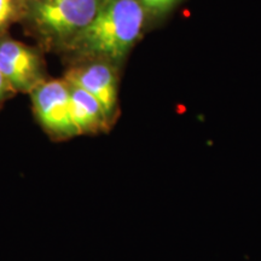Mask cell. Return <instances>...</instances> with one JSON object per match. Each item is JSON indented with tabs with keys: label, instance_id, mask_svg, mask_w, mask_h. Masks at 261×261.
Instances as JSON below:
<instances>
[{
	"label": "cell",
	"instance_id": "cell-9",
	"mask_svg": "<svg viewBox=\"0 0 261 261\" xmlns=\"http://www.w3.org/2000/svg\"><path fill=\"white\" fill-rule=\"evenodd\" d=\"M14 93L15 91L11 89V86L8 84V81L5 80V77L3 76L2 73H0V106Z\"/></svg>",
	"mask_w": 261,
	"mask_h": 261
},
{
	"label": "cell",
	"instance_id": "cell-5",
	"mask_svg": "<svg viewBox=\"0 0 261 261\" xmlns=\"http://www.w3.org/2000/svg\"><path fill=\"white\" fill-rule=\"evenodd\" d=\"M38 121L55 139L79 136L70 116L69 85L64 79L46 80L31 93Z\"/></svg>",
	"mask_w": 261,
	"mask_h": 261
},
{
	"label": "cell",
	"instance_id": "cell-2",
	"mask_svg": "<svg viewBox=\"0 0 261 261\" xmlns=\"http://www.w3.org/2000/svg\"><path fill=\"white\" fill-rule=\"evenodd\" d=\"M21 23L48 50L64 52L89 25L104 0H29Z\"/></svg>",
	"mask_w": 261,
	"mask_h": 261
},
{
	"label": "cell",
	"instance_id": "cell-3",
	"mask_svg": "<svg viewBox=\"0 0 261 261\" xmlns=\"http://www.w3.org/2000/svg\"><path fill=\"white\" fill-rule=\"evenodd\" d=\"M120 67L99 58H84L74 61L65 71L64 80L77 85L96 98L102 106L110 125L119 115Z\"/></svg>",
	"mask_w": 261,
	"mask_h": 261
},
{
	"label": "cell",
	"instance_id": "cell-7",
	"mask_svg": "<svg viewBox=\"0 0 261 261\" xmlns=\"http://www.w3.org/2000/svg\"><path fill=\"white\" fill-rule=\"evenodd\" d=\"M24 4V0H0V37L8 34V29L16 22H21Z\"/></svg>",
	"mask_w": 261,
	"mask_h": 261
},
{
	"label": "cell",
	"instance_id": "cell-6",
	"mask_svg": "<svg viewBox=\"0 0 261 261\" xmlns=\"http://www.w3.org/2000/svg\"><path fill=\"white\" fill-rule=\"evenodd\" d=\"M67 81V80H65ZM69 85L70 116L77 135H94L107 132L112 127L108 121L102 106L87 91L77 85Z\"/></svg>",
	"mask_w": 261,
	"mask_h": 261
},
{
	"label": "cell",
	"instance_id": "cell-10",
	"mask_svg": "<svg viewBox=\"0 0 261 261\" xmlns=\"http://www.w3.org/2000/svg\"><path fill=\"white\" fill-rule=\"evenodd\" d=\"M24 2H29V0H24Z\"/></svg>",
	"mask_w": 261,
	"mask_h": 261
},
{
	"label": "cell",
	"instance_id": "cell-4",
	"mask_svg": "<svg viewBox=\"0 0 261 261\" xmlns=\"http://www.w3.org/2000/svg\"><path fill=\"white\" fill-rule=\"evenodd\" d=\"M0 73L15 92L31 93L46 81V65L39 48L0 37Z\"/></svg>",
	"mask_w": 261,
	"mask_h": 261
},
{
	"label": "cell",
	"instance_id": "cell-1",
	"mask_svg": "<svg viewBox=\"0 0 261 261\" xmlns=\"http://www.w3.org/2000/svg\"><path fill=\"white\" fill-rule=\"evenodd\" d=\"M150 24L139 0H104L93 21L63 54L73 61L99 58L121 68Z\"/></svg>",
	"mask_w": 261,
	"mask_h": 261
},
{
	"label": "cell",
	"instance_id": "cell-8",
	"mask_svg": "<svg viewBox=\"0 0 261 261\" xmlns=\"http://www.w3.org/2000/svg\"><path fill=\"white\" fill-rule=\"evenodd\" d=\"M187 0H139L149 16L150 23L162 21Z\"/></svg>",
	"mask_w": 261,
	"mask_h": 261
}]
</instances>
